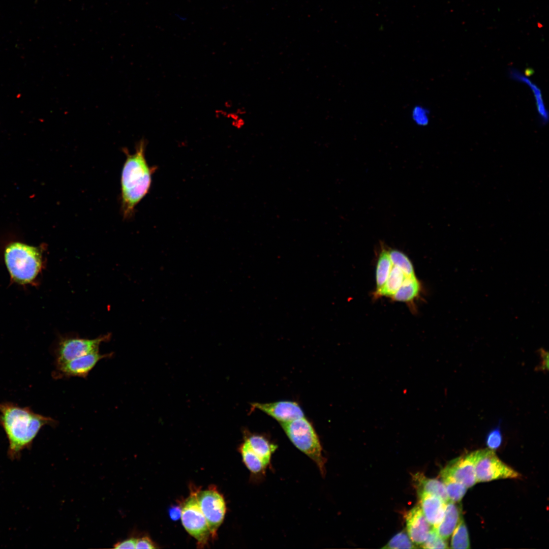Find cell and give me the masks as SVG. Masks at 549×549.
I'll use <instances>...</instances> for the list:
<instances>
[{
    "instance_id": "1",
    "label": "cell",
    "mask_w": 549,
    "mask_h": 549,
    "mask_svg": "<svg viewBox=\"0 0 549 549\" xmlns=\"http://www.w3.org/2000/svg\"><path fill=\"white\" fill-rule=\"evenodd\" d=\"M0 424L9 441L8 455L14 460L20 459L24 449L31 447L43 426L56 425L57 421L36 413L28 407L4 403H0Z\"/></svg>"
},
{
    "instance_id": "2",
    "label": "cell",
    "mask_w": 549,
    "mask_h": 549,
    "mask_svg": "<svg viewBox=\"0 0 549 549\" xmlns=\"http://www.w3.org/2000/svg\"><path fill=\"white\" fill-rule=\"evenodd\" d=\"M145 143L141 140L136 151L127 159L121 173V207L123 216L130 218L136 205L147 193L151 184L152 170L145 158Z\"/></svg>"
},
{
    "instance_id": "3",
    "label": "cell",
    "mask_w": 549,
    "mask_h": 549,
    "mask_svg": "<svg viewBox=\"0 0 549 549\" xmlns=\"http://www.w3.org/2000/svg\"><path fill=\"white\" fill-rule=\"evenodd\" d=\"M289 439L316 465L321 475L326 473V459L320 441L312 424L304 417L281 423Z\"/></svg>"
},
{
    "instance_id": "4",
    "label": "cell",
    "mask_w": 549,
    "mask_h": 549,
    "mask_svg": "<svg viewBox=\"0 0 549 549\" xmlns=\"http://www.w3.org/2000/svg\"><path fill=\"white\" fill-rule=\"evenodd\" d=\"M6 266L12 278L21 284L31 282L42 265V253L37 247L19 242L9 244L5 252Z\"/></svg>"
},
{
    "instance_id": "5",
    "label": "cell",
    "mask_w": 549,
    "mask_h": 549,
    "mask_svg": "<svg viewBox=\"0 0 549 549\" xmlns=\"http://www.w3.org/2000/svg\"><path fill=\"white\" fill-rule=\"evenodd\" d=\"M475 470L477 482L506 478H520L521 474L503 462L494 450L475 451Z\"/></svg>"
},
{
    "instance_id": "6",
    "label": "cell",
    "mask_w": 549,
    "mask_h": 549,
    "mask_svg": "<svg viewBox=\"0 0 549 549\" xmlns=\"http://www.w3.org/2000/svg\"><path fill=\"white\" fill-rule=\"evenodd\" d=\"M197 491L192 492L181 508V520L186 531L197 541L199 547L207 544L210 535L206 520L197 498Z\"/></svg>"
},
{
    "instance_id": "7",
    "label": "cell",
    "mask_w": 549,
    "mask_h": 549,
    "mask_svg": "<svg viewBox=\"0 0 549 549\" xmlns=\"http://www.w3.org/2000/svg\"><path fill=\"white\" fill-rule=\"evenodd\" d=\"M109 334L95 339L77 337L62 338L55 349V364L78 358L99 350L100 344L108 341Z\"/></svg>"
},
{
    "instance_id": "8",
    "label": "cell",
    "mask_w": 549,
    "mask_h": 549,
    "mask_svg": "<svg viewBox=\"0 0 549 549\" xmlns=\"http://www.w3.org/2000/svg\"><path fill=\"white\" fill-rule=\"evenodd\" d=\"M197 498L206 520L210 535L212 538H215L226 513V507L224 498L216 488L212 487L197 492Z\"/></svg>"
},
{
    "instance_id": "9",
    "label": "cell",
    "mask_w": 549,
    "mask_h": 549,
    "mask_svg": "<svg viewBox=\"0 0 549 549\" xmlns=\"http://www.w3.org/2000/svg\"><path fill=\"white\" fill-rule=\"evenodd\" d=\"M112 353L101 354L96 351L65 362L56 364L53 376L56 378L71 377L86 378L100 360L111 357Z\"/></svg>"
},
{
    "instance_id": "10",
    "label": "cell",
    "mask_w": 549,
    "mask_h": 549,
    "mask_svg": "<svg viewBox=\"0 0 549 549\" xmlns=\"http://www.w3.org/2000/svg\"><path fill=\"white\" fill-rule=\"evenodd\" d=\"M475 451L450 461L441 471V477H448L465 485L473 486L477 480L475 470Z\"/></svg>"
},
{
    "instance_id": "11",
    "label": "cell",
    "mask_w": 549,
    "mask_h": 549,
    "mask_svg": "<svg viewBox=\"0 0 549 549\" xmlns=\"http://www.w3.org/2000/svg\"><path fill=\"white\" fill-rule=\"evenodd\" d=\"M253 407L264 412L281 423L304 417L298 404L292 401H279L269 403H254Z\"/></svg>"
},
{
    "instance_id": "12",
    "label": "cell",
    "mask_w": 549,
    "mask_h": 549,
    "mask_svg": "<svg viewBox=\"0 0 549 549\" xmlns=\"http://www.w3.org/2000/svg\"><path fill=\"white\" fill-rule=\"evenodd\" d=\"M407 533L416 545L421 546L431 530L419 505L408 511L405 516Z\"/></svg>"
},
{
    "instance_id": "13",
    "label": "cell",
    "mask_w": 549,
    "mask_h": 549,
    "mask_svg": "<svg viewBox=\"0 0 549 549\" xmlns=\"http://www.w3.org/2000/svg\"><path fill=\"white\" fill-rule=\"evenodd\" d=\"M419 505L428 523L436 528L442 521L446 503L440 498L424 492L418 493Z\"/></svg>"
},
{
    "instance_id": "14",
    "label": "cell",
    "mask_w": 549,
    "mask_h": 549,
    "mask_svg": "<svg viewBox=\"0 0 549 549\" xmlns=\"http://www.w3.org/2000/svg\"><path fill=\"white\" fill-rule=\"evenodd\" d=\"M463 518L461 505L458 503L448 501L443 518L436 528H433L442 538L447 539L452 534L457 525Z\"/></svg>"
},
{
    "instance_id": "15",
    "label": "cell",
    "mask_w": 549,
    "mask_h": 549,
    "mask_svg": "<svg viewBox=\"0 0 549 549\" xmlns=\"http://www.w3.org/2000/svg\"><path fill=\"white\" fill-rule=\"evenodd\" d=\"M509 75L514 80L523 83L530 88L534 97L536 110L540 121L543 125L547 123L548 120V112L540 88L530 78L517 70H511Z\"/></svg>"
},
{
    "instance_id": "16",
    "label": "cell",
    "mask_w": 549,
    "mask_h": 549,
    "mask_svg": "<svg viewBox=\"0 0 549 549\" xmlns=\"http://www.w3.org/2000/svg\"><path fill=\"white\" fill-rule=\"evenodd\" d=\"M413 483L418 493L424 492L434 495L447 503L449 498L443 481L435 478H429L422 473H416L412 476Z\"/></svg>"
},
{
    "instance_id": "17",
    "label": "cell",
    "mask_w": 549,
    "mask_h": 549,
    "mask_svg": "<svg viewBox=\"0 0 549 549\" xmlns=\"http://www.w3.org/2000/svg\"><path fill=\"white\" fill-rule=\"evenodd\" d=\"M245 440L252 450L269 466L272 455L277 448V445L264 436L257 434L250 435Z\"/></svg>"
},
{
    "instance_id": "18",
    "label": "cell",
    "mask_w": 549,
    "mask_h": 549,
    "mask_svg": "<svg viewBox=\"0 0 549 549\" xmlns=\"http://www.w3.org/2000/svg\"><path fill=\"white\" fill-rule=\"evenodd\" d=\"M421 291V284L415 276H406L402 285L391 297L396 301L411 304L417 297Z\"/></svg>"
},
{
    "instance_id": "19",
    "label": "cell",
    "mask_w": 549,
    "mask_h": 549,
    "mask_svg": "<svg viewBox=\"0 0 549 549\" xmlns=\"http://www.w3.org/2000/svg\"><path fill=\"white\" fill-rule=\"evenodd\" d=\"M239 451L245 466L255 476H264L269 467L251 448L245 440L239 447Z\"/></svg>"
},
{
    "instance_id": "20",
    "label": "cell",
    "mask_w": 549,
    "mask_h": 549,
    "mask_svg": "<svg viewBox=\"0 0 549 549\" xmlns=\"http://www.w3.org/2000/svg\"><path fill=\"white\" fill-rule=\"evenodd\" d=\"M404 272L398 267L392 266L391 271L384 284L376 289L374 297H392L402 285L406 278Z\"/></svg>"
},
{
    "instance_id": "21",
    "label": "cell",
    "mask_w": 549,
    "mask_h": 549,
    "mask_svg": "<svg viewBox=\"0 0 549 549\" xmlns=\"http://www.w3.org/2000/svg\"><path fill=\"white\" fill-rule=\"evenodd\" d=\"M392 266L388 250L381 245L376 269V289L380 288L384 284Z\"/></svg>"
},
{
    "instance_id": "22",
    "label": "cell",
    "mask_w": 549,
    "mask_h": 549,
    "mask_svg": "<svg viewBox=\"0 0 549 549\" xmlns=\"http://www.w3.org/2000/svg\"><path fill=\"white\" fill-rule=\"evenodd\" d=\"M388 253L393 266L400 268L406 276H415L413 264L405 253L396 249H390Z\"/></svg>"
},
{
    "instance_id": "23",
    "label": "cell",
    "mask_w": 549,
    "mask_h": 549,
    "mask_svg": "<svg viewBox=\"0 0 549 549\" xmlns=\"http://www.w3.org/2000/svg\"><path fill=\"white\" fill-rule=\"evenodd\" d=\"M452 548H470V543L468 529L463 518L461 519L452 533Z\"/></svg>"
},
{
    "instance_id": "24",
    "label": "cell",
    "mask_w": 549,
    "mask_h": 549,
    "mask_svg": "<svg viewBox=\"0 0 549 549\" xmlns=\"http://www.w3.org/2000/svg\"><path fill=\"white\" fill-rule=\"evenodd\" d=\"M445 484L449 501L459 503L465 496L468 488L463 484L448 477H441Z\"/></svg>"
},
{
    "instance_id": "25",
    "label": "cell",
    "mask_w": 549,
    "mask_h": 549,
    "mask_svg": "<svg viewBox=\"0 0 549 549\" xmlns=\"http://www.w3.org/2000/svg\"><path fill=\"white\" fill-rule=\"evenodd\" d=\"M405 531L399 532L382 547L383 548H414L417 547Z\"/></svg>"
},
{
    "instance_id": "26",
    "label": "cell",
    "mask_w": 549,
    "mask_h": 549,
    "mask_svg": "<svg viewBox=\"0 0 549 549\" xmlns=\"http://www.w3.org/2000/svg\"><path fill=\"white\" fill-rule=\"evenodd\" d=\"M411 117L416 125L419 127L426 126L430 121V112L422 105H415L412 109Z\"/></svg>"
},
{
    "instance_id": "27",
    "label": "cell",
    "mask_w": 549,
    "mask_h": 549,
    "mask_svg": "<svg viewBox=\"0 0 549 549\" xmlns=\"http://www.w3.org/2000/svg\"><path fill=\"white\" fill-rule=\"evenodd\" d=\"M423 548H447L448 544L446 539L442 538L433 528L428 534L424 542L420 546Z\"/></svg>"
},
{
    "instance_id": "28",
    "label": "cell",
    "mask_w": 549,
    "mask_h": 549,
    "mask_svg": "<svg viewBox=\"0 0 549 549\" xmlns=\"http://www.w3.org/2000/svg\"><path fill=\"white\" fill-rule=\"evenodd\" d=\"M502 440L500 427L498 425L488 433L486 437V444L489 449L494 450L501 446Z\"/></svg>"
},
{
    "instance_id": "29",
    "label": "cell",
    "mask_w": 549,
    "mask_h": 549,
    "mask_svg": "<svg viewBox=\"0 0 549 549\" xmlns=\"http://www.w3.org/2000/svg\"><path fill=\"white\" fill-rule=\"evenodd\" d=\"M541 358L540 364L536 368V371H547L548 370V352L543 348L538 350Z\"/></svg>"
},
{
    "instance_id": "30",
    "label": "cell",
    "mask_w": 549,
    "mask_h": 549,
    "mask_svg": "<svg viewBox=\"0 0 549 549\" xmlns=\"http://www.w3.org/2000/svg\"><path fill=\"white\" fill-rule=\"evenodd\" d=\"M137 542V538L133 537L128 538L126 539L123 540L121 541L117 542L114 544L113 547L114 548H135Z\"/></svg>"
},
{
    "instance_id": "31",
    "label": "cell",
    "mask_w": 549,
    "mask_h": 549,
    "mask_svg": "<svg viewBox=\"0 0 549 549\" xmlns=\"http://www.w3.org/2000/svg\"><path fill=\"white\" fill-rule=\"evenodd\" d=\"M155 543L148 536L137 538L135 548H156Z\"/></svg>"
},
{
    "instance_id": "32",
    "label": "cell",
    "mask_w": 549,
    "mask_h": 549,
    "mask_svg": "<svg viewBox=\"0 0 549 549\" xmlns=\"http://www.w3.org/2000/svg\"><path fill=\"white\" fill-rule=\"evenodd\" d=\"M169 515L173 521H177L181 517V508L178 506H173L169 509Z\"/></svg>"
}]
</instances>
